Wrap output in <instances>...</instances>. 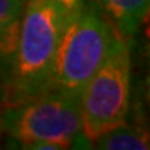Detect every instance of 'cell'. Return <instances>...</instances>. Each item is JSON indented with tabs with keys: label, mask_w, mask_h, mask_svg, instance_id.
<instances>
[{
	"label": "cell",
	"mask_w": 150,
	"mask_h": 150,
	"mask_svg": "<svg viewBox=\"0 0 150 150\" xmlns=\"http://www.w3.org/2000/svg\"><path fill=\"white\" fill-rule=\"evenodd\" d=\"M86 0H26L17 54L2 93V106H14L47 91L57 51L71 17Z\"/></svg>",
	"instance_id": "6da1fadb"
},
{
	"label": "cell",
	"mask_w": 150,
	"mask_h": 150,
	"mask_svg": "<svg viewBox=\"0 0 150 150\" xmlns=\"http://www.w3.org/2000/svg\"><path fill=\"white\" fill-rule=\"evenodd\" d=\"M0 132L23 149L61 150L87 144L81 132L80 97L57 87L6 106L0 113Z\"/></svg>",
	"instance_id": "7a4b0ae2"
},
{
	"label": "cell",
	"mask_w": 150,
	"mask_h": 150,
	"mask_svg": "<svg viewBox=\"0 0 150 150\" xmlns=\"http://www.w3.org/2000/svg\"><path fill=\"white\" fill-rule=\"evenodd\" d=\"M115 37L117 32L100 5L95 0H86L71 17L61 37L49 87L80 97L104 61Z\"/></svg>",
	"instance_id": "3957f363"
},
{
	"label": "cell",
	"mask_w": 150,
	"mask_h": 150,
	"mask_svg": "<svg viewBox=\"0 0 150 150\" xmlns=\"http://www.w3.org/2000/svg\"><path fill=\"white\" fill-rule=\"evenodd\" d=\"M130 75L132 58L129 40L117 34L104 61L89 78L80 95L81 132L87 144H92L110 129L127 122Z\"/></svg>",
	"instance_id": "277c9868"
},
{
	"label": "cell",
	"mask_w": 150,
	"mask_h": 150,
	"mask_svg": "<svg viewBox=\"0 0 150 150\" xmlns=\"http://www.w3.org/2000/svg\"><path fill=\"white\" fill-rule=\"evenodd\" d=\"M26 0H0V101L14 66Z\"/></svg>",
	"instance_id": "5b68a950"
},
{
	"label": "cell",
	"mask_w": 150,
	"mask_h": 150,
	"mask_svg": "<svg viewBox=\"0 0 150 150\" xmlns=\"http://www.w3.org/2000/svg\"><path fill=\"white\" fill-rule=\"evenodd\" d=\"M103 9L115 32L130 40L139 31L149 14L150 0H95Z\"/></svg>",
	"instance_id": "8992f818"
},
{
	"label": "cell",
	"mask_w": 150,
	"mask_h": 150,
	"mask_svg": "<svg viewBox=\"0 0 150 150\" xmlns=\"http://www.w3.org/2000/svg\"><path fill=\"white\" fill-rule=\"evenodd\" d=\"M92 147L103 150H147L149 133L124 122L98 136L92 142Z\"/></svg>",
	"instance_id": "52a82bcc"
},
{
	"label": "cell",
	"mask_w": 150,
	"mask_h": 150,
	"mask_svg": "<svg viewBox=\"0 0 150 150\" xmlns=\"http://www.w3.org/2000/svg\"><path fill=\"white\" fill-rule=\"evenodd\" d=\"M0 106H2V101H0Z\"/></svg>",
	"instance_id": "ba28073f"
}]
</instances>
